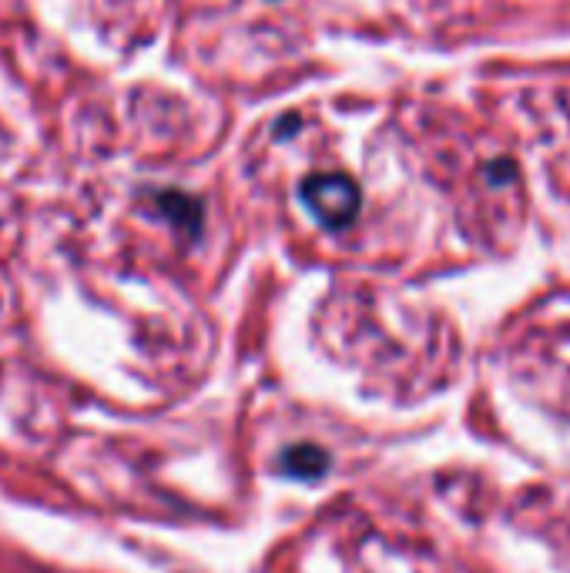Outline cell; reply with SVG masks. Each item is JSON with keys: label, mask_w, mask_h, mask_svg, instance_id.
I'll use <instances>...</instances> for the list:
<instances>
[{"label": "cell", "mask_w": 570, "mask_h": 573, "mask_svg": "<svg viewBox=\"0 0 570 573\" xmlns=\"http://www.w3.org/2000/svg\"><path fill=\"white\" fill-rule=\"evenodd\" d=\"M303 201L326 228H343L360 211V188L346 175H313L303 181Z\"/></svg>", "instance_id": "cell-1"}, {"label": "cell", "mask_w": 570, "mask_h": 573, "mask_svg": "<svg viewBox=\"0 0 570 573\" xmlns=\"http://www.w3.org/2000/svg\"><path fill=\"white\" fill-rule=\"evenodd\" d=\"M278 466H282V473L299 476V480H320L330 470V453L313 443H299L282 453Z\"/></svg>", "instance_id": "cell-2"}]
</instances>
